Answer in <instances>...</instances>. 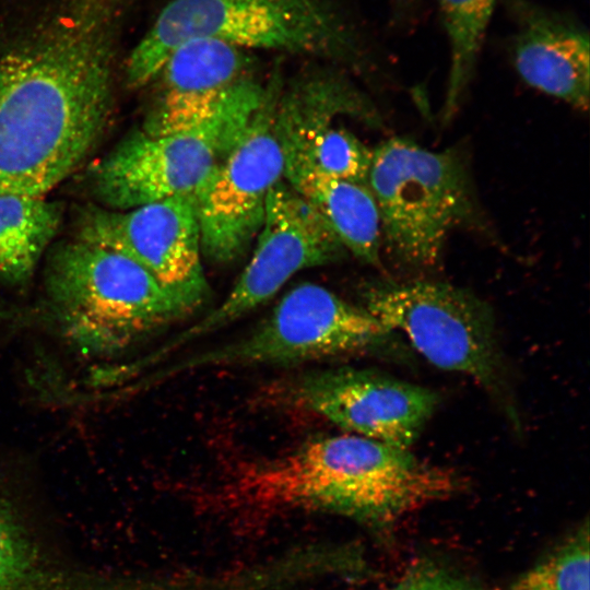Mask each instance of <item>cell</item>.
<instances>
[{"instance_id": "obj_1", "label": "cell", "mask_w": 590, "mask_h": 590, "mask_svg": "<svg viewBox=\"0 0 590 590\" xmlns=\"http://www.w3.org/2000/svg\"><path fill=\"white\" fill-rule=\"evenodd\" d=\"M120 0H74L0 47V196L45 197L79 168L113 110Z\"/></svg>"}, {"instance_id": "obj_2", "label": "cell", "mask_w": 590, "mask_h": 590, "mask_svg": "<svg viewBox=\"0 0 590 590\" xmlns=\"http://www.w3.org/2000/svg\"><path fill=\"white\" fill-rule=\"evenodd\" d=\"M459 485L450 470L354 434L311 439L281 457L249 463L238 479L248 506L321 508L378 526L445 498Z\"/></svg>"}, {"instance_id": "obj_3", "label": "cell", "mask_w": 590, "mask_h": 590, "mask_svg": "<svg viewBox=\"0 0 590 590\" xmlns=\"http://www.w3.org/2000/svg\"><path fill=\"white\" fill-rule=\"evenodd\" d=\"M199 38L238 48L312 54L344 61L364 56L363 36L341 0H169L132 49L126 81H154L170 54Z\"/></svg>"}, {"instance_id": "obj_4", "label": "cell", "mask_w": 590, "mask_h": 590, "mask_svg": "<svg viewBox=\"0 0 590 590\" xmlns=\"http://www.w3.org/2000/svg\"><path fill=\"white\" fill-rule=\"evenodd\" d=\"M45 287L63 335L92 355L118 352L202 304L164 285L131 258L79 238L51 251Z\"/></svg>"}, {"instance_id": "obj_5", "label": "cell", "mask_w": 590, "mask_h": 590, "mask_svg": "<svg viewBox=\"0 0 590 590\" xmlns=\"http://www.w3.org/2000/svg\"><path fill=\"white\" fill-rule=\"evenodd\" d=\"M381 238L401 262L432 268L452 231L476 223L472 180L459 151H432L404 137L373 149L367 181Z\"/></svg>"}, {"instance_id": "obj_6", "label": "cell", "mask_w": 590, "mask_h": 590, "mask_svg": "<svg viewBox=\"0 0 590 590\" xmlns=\"http://www.w3.org/2000/svg\"><path fill=\"white\" fill-rule=\"evenodd\" d=\"M268 88L244 79L209 119L180 132L138 130L90 169L104 208L128 210L166 198L194 194L241 138Z\"/></svg>"}, {"instance_id": "obj_7", "label": "cell", "mask_w": 590, "mask_h": 590, "mask_svg": "<svg viewBox=\"0 0 590 590\" xmlns=\"http://www.w3.org/2000/svg\"><path fill=\"white\" fill-rule=\"evenodd\" d=\"M391 334L364 307L308 282L290 290L248 334L184 358L168 371L302 363L378 347Z\"/></svg>"}, {"instance_id": "obj_8", "label": "cell", "mask_w": 590, "mask_h": 590, "mask_svg": "<svg viewBox=\"0 0 590 590\" xmlns=\"http://www.w3.org/2000/svg\"><path fill=\"white\" fill-rule=\"evenodd\" d=\"M363 307L438 368L494 389L500 362L491 309L469 291L444 282H387L364 293Z\"/></svg>"}, {"instance_id": "obj_9", "label": "cell", "mask_w": 590, "mask_h": 590, "mask_svg": "<svg viewBox=\"0 0 590 590\" xmlns=\"http://www.w3.org/2000/svg\"><path fill=\"white\" fill-rule=\"evenodd\" d=\"M257 246L225 299L168 343L170 351L214 333L270 299L297 272L339 261L346 255L318 211L285 180L269 192Z\"/></svg>"}, {"instance_id": "obj_10", "label": "cell", "mask_w": 590, "mask_h": 590, "mask_svg": "<svg viewBox=\"0 0 590 590\" xmlns=\"http://www.w3.org/2000/svg\"><path fill=\"white\" fill-rule=\"evenodd\" d=\"M278 84L246 131L194 193L202 256L229 263L243 256L262 225L270 190L284 177V154L275 129Z\"/></svg>"}, {"instance_id": "obj_11", "label": "cell", "mask_w": 590, "mask_h": 590, "mask_svg": "<svg viewBox=\"0 0 590 590\" xmlns=\"http://www.w3.org/2000/svg\"><path fill=\"white\" fill-rule=\"evenodd\" d=\"M340 115L353 116L371 126L380 123L369 99L337 73L307 78L283 98L279 97L275 129L284 164L367 185L373 149L335 122Z\"/></svg>"}, {"instance_id": "obj_12", "label": "cell", "mask_w": 590, "mask_h": 590, "mask_svg": "<svg viewBox=\"0 0 590 590\" xmlns=\"http://www.w3.org/2000/svg\"><path fill=\"white\" fill-rule=\"evenodd\" d=\"M78 238L131 258L164 285L201 303L208 295L194 194L128 210L91 206L80 216Z\"/></svg>"}, {"instance_id": "obj_13", "label": "cell", "mask_w": 590, "mask_h": 590, "mask_svg": "<svg viewBox=\"0 0 590 590\" xmlns=\"http://www.w3.org/2000/svg\"><path fill=\"white\" fill-rule=\"evenodd\" d=\"M291 391L302 406L339 427L404 449L417 439L438 402L422 386L350 367L304 375Z\"/></svg>"}, {"instance_id": "obj_14", "label": "cell", "mask_w": 590, "mask_h": 590, "mask_svg": "<svg viewBox=\"0 0 590 590\" xmlns=\"http://www.w3.org/2000/svg\"><path fill=\"white\" fill-rule=\"evenodd\" d=\"M249 57L247 50L217 39L181 44L154 79L156 95L141 130L153 135L175 133L212 117L249 76Z\"/></svg>"}, {"instance_id": "obj_15", "label": "cell", "mask_w": 590, "mask_h": 590, "mask_svg": "<svg viewBox=\"0 0 590 590\" xmlns=\"http://www.w3.org/2000/svg\"><path fill=\"white\" fill-rule=\"evenodd\" d=\"M505 2L514 23L511 57L519 76L546 95L588 110V30L573 17L531 0Z\"/></svg>"}, {"instance_id": "obj_16", "label": "cell", "mask_w": 590, "mask_h": 590, "mask_svg": "<svg viewBox=\"0 0 590 590\" xmlns=\"http://www.w3.org/2000/svg\"><path fill=\"white\" fill-rule=\"evenodd\" d=\"M283 178L326 220L346 251L365 263L379 264L380 216L367 185L291 164H284Z\"/></svg>"}, {"instance_id": "obj_17", "label": "cell", "mask_w": 590, "mask_h": 590, "mask_svg": "<svg viewBox=\"0 0 590 590\" xmlns=\"http://www.w3.org/2000/svg\"><path fill=\"white\" fill-rule=\"evenodd\" d=\"M0 590H97L48 555L12 502L0 492Z\"/></svg>"}, {"instance_id": "obj_18", "label": "cell", "mask_w": 590, "mask_h": 590, "mask_svg": "<svg viewBox=\"0 0 590 590\" xmlns=\"http://www.w3.org/2000/svg\"><path fill=\"white\" fill-rule=\"evenodd\" d=\"M60 221V206L46 197L0 196V279L27 282Z\"/></svg>"}, {"instance_id": "obj_19", "label": "cell", "mask_w": 590, "mask_h": 590, "mask_svg": "<svg viewBox=\"0 0 590 590\" xmlns=\"http://www.w3.org/2000/svg\"><path fill=\"white\" fill-rule=\"evenodd\" d=\"M498 0H437L450 51L442 119L450 120L473 78Z\"/></svg>"}, {"instance_id": "obj_20", "label": "cell", "mask_w": 590, "mask_h": 590, "mask_svg": "<svg viewBox=\"0 0 590 590\" xmlns=\"http://www.w3.org/2000/svg\"><path fill=\"white\" fill-rule=\"evenodd\" d=\"M589 547L586 522L553 554L521 575L511 590H589Z\"/></svg>"}, {"instance_id": "obj_21", "label": "cell", "mask_w": 590, "mask_h": 590, "mask_svg": "<svg viewBox=\"0 0 590 590\" xmlns=\"http://www.w3.org/2000/svg\"><path fill=\"white\" fill-rule=\"evenodd\" d=\"M391 590H475L467 583L438 569H421Z\"/></svg>"}, {"instance_id": "obj_22", "label": "cell", "mask_w": 590, "mask_h": 590, "mask_svg": "<svg viewBox=\"0 0 590 590\" xmlns=\"http://www.w3.org/2000/svg\"><path fill=\"white\" fill-rule=\"evenodd\" d=\"M400 1L406 2V1H410V0H400Z\"/></svg>"}]
</instances>
